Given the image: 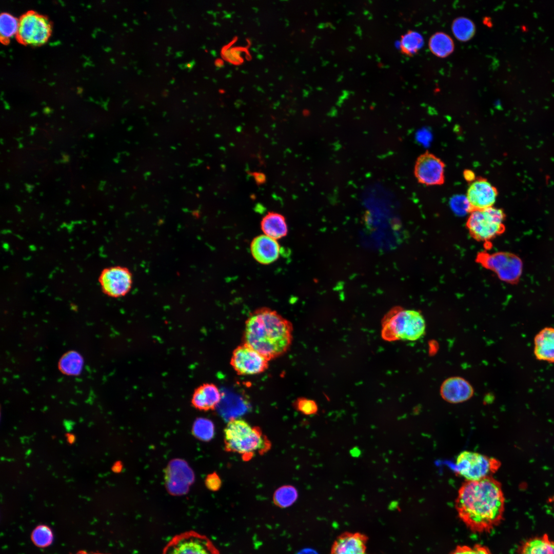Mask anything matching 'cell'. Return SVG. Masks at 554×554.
Instances as JSON below:
<instances>
[{"label": "cell", "instance_id": "1", "mask_svg": "<svg viewBox=\"0 0 554 554\" xmlns=\"http://www.w3.org/2000/svg\"><path fill=\"white\" fill-rule=\"evenodd\" d=\"M505 497L501 483L492 477L465 481L460 487L455 508L460 519L476 533H488L504 519Z\"/></svg>", "mask_w": 554, "mask_h": 554}, {"label": "cell", "instance_id": "2", "mask_svg": "<svg viewBox=\"0 0 554 554\" xmlns=\"http://www.w3.org/2000/svg\"><path fill=\"white\" fill-rule=\"evenodd\" d=\"M292 331L289 321L275 310L261 308L246 321L244 343L270 361L287 351L291 345Z\"/></svg>", "mask_w": 554, "mask_h": 554}, {"label": "cell", "instance_id": "3", "mask_svg": "<svg viewBox=\"0 0 554 554\" xmlns=\"http://www.w3.org/2000/svg\"><path fill=\"white\" fill-rule=\"evenodd\" d=\"M226 450L250 458L262 453L270 447L266 437L258 427H252L242 419H233L224 429Z\"/></svg>", "mask_w": 554, "mask_h": 554}, {"label": "cell", "instance_id": "4", "mask_svg": "<svg viewBox=\"0 0 554 554\" xmlns=\"http://www.w3.org/2000/svg\"><path fill=\"white\" fill-rule=\"evenodd\" d=\"M382 337L386 341H416L424 333L425 322L414 310H400L389 312L383 321Z\"/></svg>", "mask_w": 554, "mask_h": 554}, {"label": "cell", "instance_id": "5", "mask_svg": "<svg viewBox=\"0 0 554 554\" xmlns=\"http://www.w3.org/2000/svg\"><path fill=\"white\" fill-rule=\"evenodd\" d=\"M505 219L504 210L493 206L470 212L466 226L473 239L487 242L504 232Z\"/></svg>", "mask_w": 554, "mask_h": 554}, {"label": "cell", "instance_id": "6", "mask_svg": "<svg viewBox=\"0 0 554 554\" xmlns=\"http://www.w3.org/2000/svg\"><path fill=\"white\" fill-rule=\"evenodd\" d=\"M501 466L499 460L480 453L464 451L457 457L456 472L465 481H476L492 477Z\"/></svg>", "mask_w": 554, "mask_h": 554}, {"label": "cell", "instance_id": "7", "mask_svg": "<svg viewBox=\"0 0 554 554\" xmlns=\"http://www.w3.org/2000/svg\"><path fill=\"white\" fill-rule=\"evenodd\" d=\"M161 554H220L212 541L206 535L188 530L173 536L165 546Z\"/></svg>", "mask_w": 554, "mask_h": 554}, {"label": "cell", "instance_id": "8", "mask_svg": "<svg viewBox=\"0 0 554 554\" xmlns=\"http://www.w3.org/2000/svg\"><path fill=\"white\" fill-rule=\"evenodd\" d=\"M51 32V24L47 17L35 12L29 11L19 19L16 36L24 44L38 46L47 42Z\"/></svg>", "mask_w": 554, "mask_h": 554}, {"label": "cell", "instance_id": "9", "mask_svg": "<svg viewBox=\"0 0 554 554\" xmlns=\"http://www.w3.org/2000/svg\"><path fill=\"white\" fill-rule=\"evenodd\" d=\"M98 282L104 294L118 298L124 296L131 290L133 276L130 270L125 266H112L101 271Z\"/></svg>", "mask_w": 554, "mask_h": 554}, {"label": "cell", "instance_id": "10", "mask_svg": "<svg viewBox=\"0 0 554 554\" xmlns=\"http://www.w3.org/2000/svg\"><path fill=\"white\" fill-rule=\"evenodd\" d=\"M445 164L440 157L426 151L415 162L414 174L418 182L427 186L444 184Z\"/></svg>", "mask_w": 554, "mask_h": 554}, {"label": "cell", "instance_id": "11", "mask_svg": "<svg viewBox=\"0 0 554 554\" xmlns=\"http://www.w3.org/2000/svg\"><path fill=\"white\" fill-rule=\"evenodd\" d=\"M269 361L256 350L244 343L234 349L230 359V365L239 375H255L264 372L268 369Z\"/></svg>", "mask_w": 554, "mask_h": 554}, {"label": "cell", "instance_id": "12", "mask_svg": "<svg viewBox=\"0 0 554 554\" xmlns=\"http://www.w3.org/2000/svg\"><path fill=\"white\" fill-rule=\"evenodd\" d=\"M499 192L497 188L485 177H477L469 184L466 199L469 205V212L493 207Z\"/></svg>", "mask_w": 554, "mask_h": 554}, {"label": "cell", "instance_id": "13", "mask_svg": "<svg viewBox=\"0 0 554 554\" xmlns=\"http://www.w3.org/2000/svg\"><path fill=\"white\" fill-rule=\"evenodd\" d=\"M488 267L496 270L500 278L509 283L516 282L520 278L522 263L517 256L508 253L494 254L489 258Z\"/></svg>", "mask_w": 554, "mask_h": 554}, {"label": "cell", "instance_id": "14", "mask_svg": "<svg viewBox=\"0 0 554 554\" xmlns=\"http://www.w3.org/2000/svg\"><path fill=\"white\" fill-rule=\"evenodd\" d=\"M368 537L364 533L345 532L334 541L330 554H368Z\"/></svg>", "mask_w": 554, "mask_h": 554}, {"label": "cell", "instance_id": "15", "mask_svg": "<svg viewBox=\"0 0 554 554\" xmlns=\"http://www.w3.org/2000/svg\"><path fill=\"white\" fill-rule=\"evenodd\" d=\"M250 251L253 258L258 262L267 265L275 262L278 259L280 246L277 240L262 234L252 240Z\"/></svg>", "mask_w": 554, "mask_h": 554}, {"label": "cell", "instance_id": "16", "mask_svg": "<svg viewBox=\"0 0 554 554\" xmlns=\"http://www.w3.org/2000/svg\"><path fill=\"white\" fill-rule=\"evenodd\" d=\"M442 398L451 403H459L469 400L473 394L471 385L461 377L446 379L440 388Z\"/></svg>", "mask_w": 554, "mask_h": 554}, {"label": "cell", "instance_id": "17", "mask_svg": "<svg viewBox=\"0 0 554 554\" xmlns=\"http://www.w3.org/2000/svg\"><path fill=\"white\" fill-rule=\"evenodd\" d=\"M221 399V393L215 384L205 383L194 390L191 403L198 410L207 411L214 409Z\"/></svg>", "mask_w": 554, "mask_h": 554}, {"label": "cell", "instance_id": "18", "mask_svg": "<svg viewBox=\"0 0 554 554\" xmlns=\"http://www.w3.org/2000/svg\"><path fill=\"white\" fill-rule=\"evenodd\" d=\"M533 343L537 360L554 363V327H546L540 330L534 338Z\"/></svg>", "mask_w": 554, "mask_h": 554}, {"label": "cell", "instance_id": "19", "mask_svg": "<svg viewBox=\"0 0 554 554\" xmlns=\"http://www.w3.org/2000/svg\"><path fill=\"white\" fill-rule=\"evenodd\" d=\"M517 554H554V541L547 533L530 537L519 546Z\"/></svg>", "mask_w": 554, "mask_h": 554}, {"label": "cell", "instance_id": "20", "mask_svg": "<svg viewBox=\"0 0 554 554\" xmlns=\"http://www.w3.org/2000/svg\"><path fill=\"white\" fill-rule=\"evenodd\" d=\"M261 226L264 234L276 240L286 236L288 231L285 217L276 212H269L265 215Z\"/></svg>", "mask_w": 554, "mask_h": 554}, {"label": "cell", "instance_id": "21", "mask_svg": "<svg viewBox=\"0 0 554 554\" xmlns=\"http://www.w3.org/2000/svg\"><path fill=\"white\" fill-rule=\"evenodd\" d=\"M429 47L431 52L440 57H445L450 54L454 50L452 38L444 32L433 34L429 40Z\"/></svg>", "mask_w": 554, "mask_h": 554}, {"label": "cell", "instance_id": "22", "mask_svg": "<svg viewBox=\"0 0 554 554\" xmlns=\"http://www.w3.org/2000/svg\"><path fill=\"white\" fill-rule=\"evenodd\" d=\"M423 44V37L420 33L409 30L401 36L399 47L403 54L410 56L417 53Z\"/></svg>", "mask_w": 554, "mask_h": 554}, {"label": "cell", "instance_id": "23", "mask_svg": "<svg viewBox=\"0 0 554 554\" xmlns=\"http://www.w3.org/2000/svg\"><path fill=\"white\" fill-rule=\"evenodd\" d=\"M452 31L455 37L462 42L470 39L475 34L476 27L473 22L466 17H458L452 23Z\"/></svg>", "mask_w": 554, "mask_h": 554}, {"label": "cell", "instance_id": "24", "mask_svg": "<svg viewBox=\"0 0 554 554\" xmlns=\"http://www.w3.org/2000/svg\"><path fill=\"white\" fill-rule=\"evenodd\" d=\"M19 28V20L12 15L4 12L0 16V34L1 41L8 42L14 36H17Z\"/></svg>", "mask_w": 554, "mask_h": 554}, {"label": "cell", "instance_id": "25", "mask_svg": "<svg viewBox=\"0 0 554 554\" xmlns=\"http://www.w3.org/2000/svg\"><path fill=\"white\" fill-rule=\"evenodd\" d=\"M298 498L296 489L291 486H284L278 489L273 496L274 504L281 508L292 505Z\"/></svg>", "mask_w": 554, "mask_h": 554}, {"label": "cell", "instance_id": "26", "mask_svg": "<svg viewBox=\"0 0 554 554\" xmlns=\"http://www.w3.org/2000/svg\"><path fill=\"white\" fill-rule=\"evenodd\" d=\"M194 435L199 439L208 441L214 435V426L211 421L206 419H199L193 426Z\"/></svg>", "mask_w": 554, "mask_h": 554}, {"label": "cell", "instance_id": "27", "mask_svg": "<svg viewBox=\"0 0 554 554\" xmlns=\"http://www.w3.org/2000/svg\"><path fill=\"white\" fill-rule=\"evenodd\" d=\"M31 539L34 544L40 547L49 546L53 540V535L51 529L46 525H39L33 530Z\"/></svg>", "mask_w": 554, "mask_h": 554}, {"label": "cell", "instance_id": "28", "mask_svg": "<svg viewBox=\"0 0 554 554\" xmlns=\"http://www.w3.org/2000/svg\"><path fill=\"white\" fill-rule=\"evenodd\" d=\"M450 554H492L489 548L480 544L458 545Z\"/></svg>", "mask_w": 554, "mask_h": 554}, {"label": "cell", "instance_id": "29", "mask_svg": "<svg viewBox=\"0 0 554 554\" xmlns=\"http://www.w3.org/2000/svg\"><path fill=\"white\" fill-rule=\"evenodd\" d=\"M294 406L296 410L306 415L314 414L318 410L315 401L305 398L298 399L294 403Z\"/></svg>", "mask_w": 554, "mask_h": 554}, {"label": "cell", "instance_id": "30", "mask_svg": "<svg viewBox=\"0 0 554 554\" xmlns=\"http://www.w3.org/2000/svg\"><path fill=\"white\" fill-rule=\"evenodd\" d=\"M81 361L79 357L75 354H69L62 361V369L67 372L74 373L77 372L81 366Z\"/></svg>", "mask_w": 554, "mask_h": 554}, {"label": "cell", "instance_id": "31", "mask_svg": "<svg viewBox=\"0 0 554 554\" xmlns=\"http://www.w3.org/2000/svg\"><path fill=\"white\" fill-rule=\"evenodd\" d=\"M205 484L210 490L216 491L221 487L222 482L218 475L213 473L206 478Z\"/></svg>", "mask_w": 554, "mask_h": 554}, {"label": "cell", "instance_id": "32", "mask_svg": "<svg viewBox=\"0 0 554 554\" xmlns=\"http://www.w3.org/2000/svg\"><path fill=\"white\" fill-rule=\"evenodd\" d=\"M463 177L465 180L469 184L474 181L477 178L475 173L470 169L464 170Z\"/></svg>", "mask_w": 554, "mask_h": 554}, {"label": "cell", "instance_id": "33", "mask_svg": "<svg viewBox=\"0 0 554 554\" xmlns=\"http://www.w3.org/2000/svg\"><path fill=\"white\" fill-rule=\"evenodd\" d=\"M65 438L67 443L69 445H73L76 440V436L74 433L71 432L66 433L65 434Z\"/></svg>", "mask_w": 554, "mask_h": 554}, {"label": "cell", "instance_id": "34", "mask_svg": "<svg viewBox=\"0 0 554 554\" xmlns=\"http://www.w3.org/2000/svg\"><path fill=\"white\" fill-rule=\"evenodd\" d=\"M253 176L255 181L258 184L263 183L266 179L265 176L262 173L255 172L253 173Z\"/></svg>", "mask_w": 554, "mask_h": 554}, {"label": "cell", "instance_id": "35", "mask_svg": "<svg viewBox=\"0 0 554 554\" xmlns=\"http://www.w3.org/2000/svg\"><path fill=\"white\" fill-rule=\"evenodd\" d=\"M297 554H318L315 551L311 549H304L300 551Z\"/></svg>", "mask_w": 554, "mask_h": 554}, {"label": "cell", "instance_id": "36", "mask_svg": "<svg viewBox=\"0 0 554 554\" xmlns=\"http://www.w3.org/2000/svg\"><path fill=\"white\" fill-rule=\"evenodd\" d=\"M350 453L353 457H358L361 454V451L358 448H353L350 450Z\"/></svg>", "mask_w": 554, "mask_h": 554}, {"label": "cell", "instance_id": "37", "mask_svg": "<svg viewBox=\"0 0 554 554\" xmlns=\"http://www.w3.org/2000/svg\"><path fill=\"white\" fill-rule=\"evenodd\" d=\"M76 554H104V553H89V552H86V551H80V552H77V553H76Z\"/></svg>", "mask_w": 554, "mask_h": 554}, {"label": "cell", "instance_id": "38", "mask_svg": "<svg viewBox=\"0 0 554 554\" xmlns=\"http://www.w3.org/2000/svg\"><path fill=\"white\" fill-rule=\"evenodd\" d=\"M552 501L554 502V497L553 498Z\"/></svg>", "mask_w": 554, "mask_h": 554}]
</instances>
